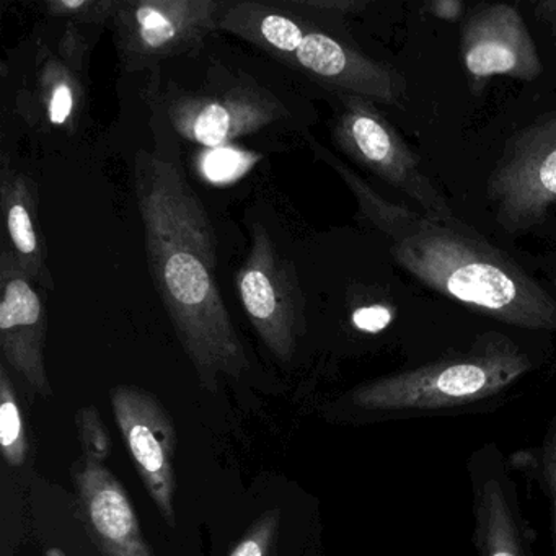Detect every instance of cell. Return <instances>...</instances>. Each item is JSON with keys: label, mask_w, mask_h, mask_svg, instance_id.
I'll return each mask as SVG.
<instances>
[{"label": "cell", "mask_w": 556, "mask_h": 556, "mask_svg": "<svg viewBox=\"0 0 556 556\" xmlns=\"http://www.w3.org/2000/svg\"><path fill=\"white\" fill-rule=\"evenodd\" d=\"M135 188L155 289L201 383L239 379L250 364L214 279L216 233L180 165L139 151Z\"/></svg>", "instance_id": "obj_1"}, {"label": "cell", "mask_w": 556, "mask_h": 556, "mask_svg": "<svg viewBox=\"0 0 556 556\" xmlns=\"http://www.w3.org/2000/svg\"><path fill=\"white\" fill-rule=\"evenodd\" d=\"M312 148L343 178L361 217L413 278L506 327L556 333V298L522 260L460 217L438 219L387 200L318 142Z\"/></svg>", "instance_id": "obj_2"}, {"label": "cell", "mask_w": 556, "mask_h": 556, "mask_svg": "<svg viewBox=\"0 0 556 556\" xmlns=\"http://www.w3.org/2000/svg\"><path fill=\"white\" fill-rule=\"evenodd\" d=\"M473 185L500 239L556 240V74L527 84L483 129Z\"/></svg>", "instance_id": "obj_3"}, {"label": "cell", "mask_w": 556, "mask_h": 556, "mask_svg": "<svg viewBox=\"0 0 556 556\" xmlns=\"http://www.w3.org/2000/svg\"><path fill=\"white\" fill-rule=\"evenodd\" d=\"M543 359L542 351L509 333L484 331L431 359L359 383L344 405L377 421L491 413Z\"/></svg>", "instance_id": "obj_4"}, {"label": "cell", "mask_w": 556, "mask_h": 556, "mask_svg": "<svg viewBox=\"0 0 556 556\" xmlns=\"http://www.w3.org/2000/svg\"><path fill=\"white\" fill-rule=\"evenodd\" d=\"M337 97L333 139L343 154L412 200L421 213L438 219L458 217L451 201L429 177L421 159L376 103L361 97Z\"/></svg>", "instance_id": "obj_5"}, {"label": "cell", "mask_w": 556, "mask_h": 556, "mask_svg": "<svg viewBox=\"0 0 556 556\" xmlns=\"http://www.w3.org/2000/svg\"><path fill=\"white\" fill-rule=\"evenodd\" d=\"M220 0H119L113 15L116 47L129 73L198 50L219 28Z\"/></svg>", "instance_id": "obj_6"}, {"label": "cell", "mask_w": 556, "mask_h": 556, "mask_svg": "<svg viewBox=\"0 0 556 556\" xmlns=\"http://www.w3.org/2000/svg\"><path fill=\"white\" fill-rule=\"evenodd\" d=\"M236 282L260 340L282 363L291 361L305 333L304 298L294 266L262 224L252 226V245Z\"/></svg>", "instance_id": "obj_7"}, {"label": "cell", "mask_w": 556, "mask_h": 556, "mask_svg": "<svg viewBox=\"0 0 556 556\" xmlns=\"http://www.w3.org/2000/svg\"><path fill=\"white\" fill-rule=\"evenodd\" d=\"M460 60L480 96L494 77L532 84L545 76L539 45L519 4L481 2L460 22Z\"/></svg>", "instance_id": "obj_8"}, {"label": "cell", "mask_w": 556, "mask_h": 556, "mask_svg": "<svg viewBox=\"0 0 556 556\" xmlns=\"http://www.w3.org/2000/svg\"><path fill=\"white\" fill-rule=\"evenodd\" d=\"M477 556H533V530L520 507L509 457L484 442L467 460Z\"/></svg>", "instance_id": "obj_9"}, {"label": "cell", "mask_w": 556, "mask_h": 556, "mask_svg": "<svg viewBox=\"0 0 556 556\" xmlns=\"http://www.w3.org/2000/svg\"><path fill=\"white\" fill-rule=\"evenodd\" d=\"M113 416L123 441L135 460L136 470L165 522L175 527L174 419L157 396L135 386L113 387L110 392Z\"/></svg>", "instance_id": "obj_10"}, {"label": "cell", "mask_w": 556, "mask_h": 556, "mask_svg": "<svg viewBox=\"0 0 556 556\" xmlns=\"http://www.w3.org/2000/svg\"><path fill=\"white\" fill-rule=\"evenodd\" d=\"M286 115L285 103L256 86H237L210 96H177L167 102L175 132L204 148H224Z\"/></svg>", "instance_id": "obj_11"}, {"label": "cell", "mask_w": 556, "mask_h": 556, "mask_svg": "<svg viewBox=\"0 0 556 556\" xmlns=\"http://www.w3.org/2000/svg\"><path fill=\"white\" fill-rule=\"evenodd\" d=\"M292 67L307 74L337 96H354L376 105L405 109V77L389 64L372 60L346 41L308 25Z\"/></svg>", "instance_id": "obj_12"}, {"label": "cell", "mask_w": 556, "mask_h": 556, "mask_svg": "<svg viewBox=\"0 0 556 556\" xmlns=\"http://www.w3.org/2000/svg\"><path fill=\"white\" fill-rule=\"evenodd\" d=\"M47 312L34 281L8 249L0 255V350L40 395H53L45 367Z\"/></svg>", "instance_id": "obj_13"}, {"label": "cell", "mask_w": 556, "mask_h": 556, "mask_svg": "<svg viewBox=\"0 0 556 556\" xmlns=\"http://www.w3.org/2000/svg\"><path fill=\"white\" fill-rule=\"evenodd\" d=\"M76 488L87 532L103 556H152L125 486L102 460L84 457Z\"/></svg>", "instance_id": "obj_14"}, {"label": "cell", "mask_w": 556, "mask_h": 556, "mask_svg": "<svg viewBox=\"0 0 556 556\" xmlns=\"http://www.w3.org/2000/svg\"><path fill=\"white\" fill-rule=\"evenodd\" d=\"M2 214H4L5 237L9 252L14 256L25 275L43 286L54 289L53 276L45 258L43 236L34 185L24 175L15 174L8 165L2 168Z\"/></svg>", "instance_id": "obj_15"}, {"label": "cell", "mask_w": 556, "mask_h": 556, "mask_svg": "<svg viewBox=\"0 0 556 556\" xmlns=\"http://www.w3.org/2000/svg\"><path fill=\"white\" fill-rule=\"evenodd\" d=\"M308 24L299 15L258 2H227L219 28L291 66Z\"/></svg>", "instance_id": "obj_16"}, {"label": "cell", "mask_w": 556, "mask_h": 556, "mask_svg": "<svg viewBox=\"0 0 556 556\" xmlns=\"http://www.w3.org/2000/svg\"><path fill=\"white\" fill-rule=\"evenodd\" d=\"M80 83L76 71L60 58H45L37 71L34 90L27 97V113L40 125L64 128L79 116Z\"/></svg>", "instance_id": "obj_17"}, {"label": "cell", "mask_w": 556, "mask_h": 556, "mask_svg": "<svg viewBox=\"0 0 556 556\" xmlns=\"http://www.w3.org/2000/svg\"><path fill=\"white\" fill-rule=\"evenodd\" d=\"M510 468L522 471L539 484L548 507L552 556H556V412L536 445L509 455Z\"/></svg>", "instance_id": "obj_18"}, {"label": "cell", "mask_w": 556, "mask_h": 556, "mask_svg": "<svg viewBox=\"0 0 556 556\" xmlns=\"http://www.w3.org/2000/svg\"><path fill=\"white\" fill-rule=\"evenodd\" d=\"M0 447L11 467H21L27 458V431L14 386L4 366L0 367Z\"/></svg>", "instance_id": "obj_19"}, {"label": "cell", "mask_w": 556, "mask_h": 556, "mask_svg": "<svg viewBox=\"0 0 556 556\" xmlns=\"http://www.w3.org/2000/svg\"><path fill=\"white\" fill-rule=\"evenodd\" d=\"M119 0H50L45 2L48 17L70 21L73 25L103 27L112 24Z\"/></svg>", "instance_id": "obj_20"}, {"label": "cell", "mask_w": 556, "mask_h": 556, "mask_svg": "<svg viewBox=\"0 0 556 556\" xmlns=\"http://www.w3.org/2000/svg\"><path fill=\"white\" fill-rule=\"evenodd\" d=\"M539 45L545 74H556V0H533L519 4Z\"/></svg>", "instance_id": "obj_21"}, {"label": "cell", "mask_w": 556, "mask_h": 556, "mask_svg": "<svg viewBox=\"0 0 556 556\" xmlns=\"http://www.w3.org/2000/svg\"><path fill=\"white\" fill-rule=\"evenodd\" d=\"M77 426H79L84 457H93L105 462L110 454V438L100 421L97 409L93 406L80 409L77 415Z\"/></svg>", "instance_id": "obj_22"}, {"label": "cell", "mask_w": 556, "mask_h": 556, "mask_svg": "<svg viewBox=\"0 0 556 556\" xmlns=\"http://www.w3.org/2000/svg\"><path fill=\"white\" fill-rule=\"evenodd\" d=\"M278 519V510H275L256 520L229 556H268Z\"/></svg>", "instance_id": "obj_23"}, {"label": "cell", "mask_w": 556, "mask_h": 556, "mask_svg": "<svg viewBox=\"0 0 556 556\" xmlns=\"http://www.w3.org/2000/svg\"><path fill=\"white\" fill-rule=\"evenodd\" d=\"M294 8L317 9V11H327L330 14H351V12L361 11L366 8V2H357V0H298L292 2Z\"/></svg>", "instance_id": "obj_24"}, {"label": "cell", "mask_w": 556, "mask_h": 556, "mask_svg": "<svg viewBox=\"0 0 556 556\" xmlns=\"http://www.w3.org/2000/svg\"><path fill=\"white\" fill-rule=\"evenodd\" d=\"M426 9H428L432 17L439 18V21L451 22V24L464 21L468 12L460 0H432V2L426 5Z\"/></svg>", "instance_id": "obj_25"}, {"label": "cell", "mask_w": 556, "mask_h": 556, "mask_svg": "<svg viewBox=\"0 0 556 556\" xmlns=\"http://www.w3.org/2000/svg\"><path fill=\"white\" fill-rule=\"evenodd\" d=\"M529 260L530 262H526L527 265L533 266V273H542L539 278L542 279L543 285H545L548 291L556 298V252L530 256Z\"/></svg>", "instance_id": "obj_26"}]
</instances>
